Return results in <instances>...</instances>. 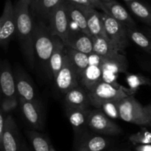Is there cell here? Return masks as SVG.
Listing matches in <instances>:
<instances>
[{"instance_id": "20", "label": "cell", "mask_w": 151, "mask_h": 151, "mask_svg": "<svg viewBox=\"0 0 151 151\" xmlns=\"http://www.w3.org/2000/svg\"><path fill=\"white\" fill-rule=\"evenodd\" d=\"M66 47L88 55L94 53L92 36L84 33L79 29L78 30H71Z\"/></svg>"}, {"instance_id": "34", "label": "cell", "mask_w": 151, "mask_h": 151, "mask_svg": "<svg viewBox=\"0 0 151 151\" xmlns=\"http://www.w3.org/2000/svg\"><path fill=\"white\" fill-rule=\"evenodd\" d=\"M74 4H79V5H84V6H90V7H94L91 3V0H68Z\"/></svg>"}, {"instance_id": "29", "label": "cell", "mask_w": 151, "mask_h": 151, "mask_svg": "<svg viewBox=\"0 0 151 151\" xmlns=\"http://www.w3.org/2000/svg\"><path fill=\"white\" fill-rule=\"evenodd\" d=\"M128 35L130 41L151 55V38L147 34L138 30L137 28H128Z\"/></svg>"}, {"instance_id": "28", "label": "cell", "mask_w": 151, "mask_h": 151, "mask_svg": "<svg viewBox=\"0 0 151 151\" xmlns=\"http://www.w3.org/2000/svg\"><path fill=\"white\" fill-rule=\"evenodd\" d=\"M66 52L69 57L70 58L74 67L79 73L80 78H81V76L82 75L83 71L89 65V55L68 47H66Z\"/></svg>"}, {"instance_id": "11", "label": "cell", "mask_w": 151, "mask_h": 151, "mask_svg": "<svg viewBox=\"0 0 151 151\" xmlns=\"http://www.w3.org/2000/svg\"><path fill=\"white\" fill-rule=\"evenodd\" d=\"M14 76L19 97L29 102L41 104L36 92L35 84L28 74L22 68L16 66L14 70Z\"/></svg>"}, {"instance_id": "19", "label": "cell", "mask_w": 151, "mask_h": 151, "mask_svg": "<svg viewBox=\"0 0 151 151\" xmlns=\"http://www.w3.org/2000/svg\"><path fill=\"white\" fill-rule=\"evenodd\" d=\"M93 53L104 59H118L124 55L109 38L101 36H92Z\"/></svg>"}, {"instance_id": "3", "label": "cell", "mask_w": 151, "mask_h": 151, "mask_svg": "<svg viewBox=\"0 0 151 151\" xmlns=\"http://www.w3.org/2000/svg\"><path fill=\"white\" fill-rule=\"evenodd\" d=\"M88 93L91 106L100 109L106 102L121 101L130 96H134L136 92L130 88H125L119 84L114 85L102 81Z\"/></svg>"}, {"instance_id": "35", "label": "cell", "mask_w": 151, "mask_h": 151, "mask_svg": "<svg viewBox=\"0 0 151 151\" xmlns=\"http://www.w3.org/2000/svg\"><path fill=\"white\" fill-rule=\"evenodd\" d=\"M134 151H151V144L136 145Z\"/></svg>"}, {"instance_id": "17", "label": "cell", "mask_w": 151, "mask_h": 151, "mask_svg": "<svg viewBox=\"0 0 151 151\" xmlns=\"http://www.w3.org/2000/svg\"><path fill=\"white\" fill-rule=\"evenodd\" d=\"M77 5L85 15L88 30H89L91 36H92L104 37V38L109 39V36L106 34V30H105L101 13L97 11L95 7H94L79 5V4H77Z\"/></svg>"}, {"instance_id": "25", "label": "cell", "mask_w": 151, "mask_h": 151, "mask_svg": "<svg viewBox=\"0 0 151 151\" xmlns=\"http://www.w3.org/2000/svg\"><path fill=\"white\" fill-rule=\"evenodd\" d=\"M61 0H30V10L41 19H48L49 16Z\"/></svg>"}, {"instance_id": "41", "label": "cell", "mask_w": 151, "mask_h": 151, "mask_svg": "<svg viewBox=\"0 0 151 151\" xmlns=\"http://www.w3.org/2000/svg\"><path fill=\"white\" fill-rule=\"evenodd\" d=\"M124 1H125L126 3H128V2H130V1H133V0H124Z\"/></svg>"}, {"instance_id": "6", "label": "cell", "mask_w": 151, "mask_h": 151, "mask_svg": "<svg viewBox=\"0 0 151 151\" xmlns=\"http://www.w3.org/2000/svg\"><path fill=\"white\" fill-rule=\"evenodd\" d=\"M101 16L106 34L109 39L119 52L122 53L129 45L130 39L128 35V28L104 12H102Z\"/></svg>"}, {"instance_id": "40", "label": "cell", "mask_w": 151, "mask_h": 151, "mask_svg": "<svg viewBox=\"0 0 151 151\" xmlns=\"http://www.w3.org/2000/svg\"><path fill=\"white\" fill-rule=\"evenodd\" d=\"M145 65H146V66L148 67L149 69H150V70H151V62H147V63L145 64Z\"/></svg>"}, {"instance_id": "44", "label": "cell", "mask_w": 151, "mask_h": 151, "mask_svg": "<svg viewBox=\"0 0 151 151\" xmlns=\"http://www.w3.org/2000/svg\"><path fill=\"white\" fill-rule=\"evenodd\" d=\"M102 1H103V0H102Z\"/></svg>"}, {"instance_id": "1", "label": "cell", "mask_w": 151, "mask_h": 151, "mask_svg": "<svg viewBox=\"0 0 151 151\" xmlns=\"http://www.w3.org/2000/svg\"><path fill=\"white\" fill-rule=\"evenodd\" d=\"M16 19V36L21 44L22 53L30 68L35 66L33 24L30 11V0H19L15 5Z\"/></svg>"}, {"instance_id": "36", "label": "cell", "mask_w": 151, "mask_h": 151, "mask_svg": "<svg viewBox=\"0 0 151 151\" xmlns=\"http://www.w3.org/2000/svg\"><path fill=\"white\" fill-rule=\"evenodd\" d=\"M144 32L145 33L147 34V35L151 38V28H150V27H147V28H144Z\"/></svg>"}, {"instance_id": "38", "label": "cell", "mask_w": 151, "mask_h": 151, "mask_svg": "<svg viewBox=\"0 0 151 151\" xmlns=\"http://www.w3.org/2000/svg\"><path fill=\"white\" fill-rule=\"evenodd\" d=\"M146 107H147V111L149 112V113H150V117H151V103L149 104L148 105H146Z\"/></svg>"}, {"instance_id": "4", "label": "cell", "mask_w": 151, "mask_h": 151, "mask_svg": "<svg viewBox=\"0 0 151 151\" xmlns=\"http://www.w3.org/2000/svg\"><path fill=\"white\" fill-rule=\"evenodd\" d=\"M119 119L139 126H150L151 117L146 106H143L134 96L119 102Z\"/></svg>"}, {"instance_id": "43", "label": "cell", "mask_w": 151, "mask_h": 151, "mask_svg": "<svg viewBox=\"0 0 151 151\" xmlns=\"http://www.w3.org/2000/svg\"><path fill=\"white\" fill-rule=\"evenodd\" d=\"M124 151H131V150H124Z\"/></svg>"}, {"instance_id": "10", "label": "cell", "mask_w": 151, "mask_h": 151, "mask_svg": "<svg viewBox=\"0 0 151 151\" xmlns=\"http://www.w3.org/2000/svg\"><path fill=\"white\" fill-rule=\"evenodd\" d=\"M109 145L106 136L88 130L75 139V151H103Z\"/></svg>"}, {"instance_id": "24", "label": "cell", "mask_w": 151, "mask_h": 151, "mask_svg": "<svg viewBox=\"0 0 151 151\" xmlns=\"http://www.w3.org/2000/svg\"><path fill=\"white\" fill-rule=\"evenodd\" d=\"M67 1V13L69 21L75 23L78 29L82 31L83 33L90 36H92L88 30L86 16L82 10L78 7L77 4L69 1Z\"/></svg>"}, {"instance_id": "30", "label": "cell", "mask_w": 151, "mask_h": 151, "mask_svg": "<svg viewBox=\"0 0 151 151\" xmlns=\"http://www.w3.org/2000/svg\"><path fill=\"white\" fill-rule=\"evenodd\" d=\"M126 81L129 88L137 92L142 86L151 85V80L147 77L139 73H129L126 76Z\"/></svg>"}, {"instance_id": "9", "label": "cell", "mask_w": 151, "mask_h": 151, "mask_svg": "<svg viewBox=\"0 0 151 151\" xmlns=\"http://www.w3.org/2000/svg\"><path fill=\"white\" fill-rule=\"evenodd\" d=\"M54 80L57 89L63 94H66L68 91L79 85V73L74 67L66 52L63 66Z\"/></svg>"}, {"instance_id": "23", "label": "cell", "mask_w": 151, "mask_h": 151, "mask_svg": "<svg viewBox=\"0 0 151 151\" xmlns=\"http://www.w3.org/2000/svg\"><path fill=\"white\" fill-rule=\"evenodd\" d=\"M102 81L103 70L101 66L95 64H89L80 78V83L88 92Z\"/></svg>"}, {"instance_id": "16", "label": "cell", "mask_w": 151, "mask_h": 151, "mask_svg": "<svg viewBox=\"0 0 151 151\" xmlns=\"http://www.w3.org/2000/svg\"><path fill=\"white\" fill-rule=\"evenodd\" d=\"M103 12L107 13L127 28H137V24L126 9L115 0H103Z\"/></svg>"}, {"instance_id": "39", "label": "cell", "mask_w": 151, "mask_h": 151, "mask_svg": "<svg viewBox=\"0 0 151 151\" xmlns=\"http://www.w3.org/2000/svg\"><path fill=\"white\" fill-rule=\"evenodd\" d=\"M50 151H57L55 150V147L53 146L52 144H51V145H50Z\"/></svg>"}, {"instance_id": "32", "label": "cell", "mask_w": 151, "mask_h": 151, "mask_svg": "<svg viewBox=\"0 0 151 151\" xmlns=\"http://www.w3.org/2000/svg\"><path fill=\"white\" fill-rule=\"evenodd\" d=\"M119 102H106L102 105L100 109L112 119L119 118Z\"/></svg>"}, {"instance_id": "15", "label": "cell", "mask_w": 151, "mask_h": 151, "mask_svg": "<svg viewBox=\"0 0 151 151\" xmlns=\"http://www.w3.org/2000/svg\"><path fill=\"white\" fill-rule=\"evenodd\" d=\"M66 107V115L75 133V139L87 130L88 117L91 112L89 108Z\"/></svg>"}, {"instance_id": "13", "label": "cell", "mask_w": 151, "mask_h": 151, "mask_svg": "<svg viewBox=\"0 0 151 151\" xmlns=\"http://www.w3.org/2000/svg\"><path fill=\"white\" fill-rule=\"evenodd\" d=\"M22 143L19 127L13 117L8 115L4 135L0 140V151H22Z\"/></svg>"}, {"instance_id": "22", "label": "cell", "mask_w": 151, "mask_h": 151, "mask_svg": "<svg viewBox=\"0 0 151 151\" xmlns=\"http://www.w3.org/2000/svg\"><path fill=\"white\" fill-rule=\"evenodd\" d=\"M54 50L50 61V78L53 79L63 66L66 49V46L59 37L54 36Z\"/></svg>"}, {"instance_id": "33", "label": "cell", "mask_w": 151, "mask_h": 151, "mask_svg": "<svg viewBox=\"0 0 151 151\" xmlns=\"http://www.w3.org/2000/svg\"><path fill=\"white\" fill-rule=\"evenodd\" d=\"M19 105V99L17 98H3L1 100V110L4 114L7 115L10 113L13 112Z\"/></svg>"}, {"instance_id": "27", "label": "cell", "mask_w": 151, "mask_h": 151, "mask_svg": "<svg viewBox=\"0 0 151 151\" xmlns=\"http://www.w3.org/2000/svg\"><path fill=\"white\" fill-rule=\"evenodd\" d=\"M27 136L29 139L34 151H50L51 142L46 135L38 130H27Z\"/></svg>"}, {"instance_id": "8", "label": "cell", "mask_w": 151, "mask_h": 151, "mask_svg": "<svg viewBox=\"0 0 151 151\" xmlns=\"http://www.w3.org/2000/svg\"><path fill=\"white\" fill-rule=\"evenodd\" d=\"M16 35V19L15 6L11 0H6L2 14L0 18V44L4 50Z\"/></svg>"}, {"instance_id": "21", "label": "cell", "mask_w": 151, "mask_h": 151, "mask_svg": "<svg viewBox=\"0 0 151 151\" xmlns=\"http://www.w3.org/2000/svg\"><path fill=\"white\" fill-rule=\"evenodd\" d=\"M65 107L89 108L91 106L88 93L83 87L79 85L74 87L65 94Z\"/></svg>"}, {"instance_id": "14", "label": "cell", "mask_w": 151, "mask_h": 151, "mask_svg": "<svg viewBox=\"0 0 151 151\" xmlns=\"http://www.w3.org/2000/svg\"><path fill=\"white\" fill-rule=\"evenodd\" d=\"M100 66L103 70V81L116 85L119 84L116 82L119 74L126 73L128 62L125 56L118 59L102 58Z\"/></svg>"}, {"instance_id": "31", "label": "cell", "mask_w": 151, "mask_h": 151, "mask_svg": "<svg viewBox=\"0 0 151 151\" xmlns=\"http://www.w3.org/2000/svg\"><path fill=\"white\" fill-rule=\"evenodd\" d=\"M129 141L134 146L151 144V131L146 128L141 129L139 131L131 134L129 136Z\"/></svg>"}, {"instance_id": "26", "label": "cell", "mask_w": 151, "mask_h": 151, "mask_svg": "<svg viewBox=\"0 0 151 151\" xmlns=\"http://www.w3.org/2000/svg\"><path fill=\"white\" fill-rule=\"evenodd\" d=\"M127 4L130 10L138 19L151 28V7L150 6L138 0H133L127 3Z\"/></svg>"}, {"instance_id": "42", "label": "cell", "mask_w": 151, "mask_h": 151, "mask_svg": "<svg viewBox=\"0 0 151 151\" xmlns=\"http://www.w3.org/2000/svg\"><path fill=\"white\" fill-rule=\"evenodd\" d=\"M109 151H119V150H109Z\"/></svg>"}, {"instance_id": "12", "label": "cell", "mask_w": 151, "mask_h": 151, "mask_svg": "<svg viewBox=\"0 0 151 151\" xmlns=\"http://www.w3.org/2000/svg\"><path fill=\"white\" fill-rule=\"evenodd\" d=\"M19 106L27 124L35 130H42L44 127V116L42 105L40 103L27 101L19 97Z\"/></svg>"}, {"instance_id": "37", "label": "cell", "mask_w": 151, "mask_h": 151, "mask_svg": "<svg viewBox=\"0 0 151 151\" xmlns=\"http://www.w3.org/2000/svg\"><path fill=\"white\" fill-rule=\"evenodd\" d=\"M22 151H32L29 148V147L26 144V143L23 142L22 143Z\"/></svg>"}, {"instance_id": "5", "label": "cell", "mask_w": 151, "mask_h": 151, "mask_svg": "<svg viewBox=\"0 0 151 151\" xmlns=\"http://www.w3.org/2000/svg\"><path fill=\"white\" fill-rule=\"evenodd\" d=\"M48 27L52 34L59 37L64 44L67 46L70 33L69 16L67 13V1L61 0L52 11L48 17Z\"/></svg>"}, {"instance_id": "2", "label": "cell", "mask_w": 151, "mask_h": 151, "mask_svg": "<svg viewBox=\"0 0 151 151\" xmlns=\"http://www.w3.org/2000/svg\"><path fill=\"white\" fill-rule=\"evenodd\" d=\"M54 35L52 34L48 25L44 21L35 24L34 30V50L35 58L43 72L50 76V61L54 50Z\"/></svg>"}, {"instance_id": "7", "label": "cell", "mask_w": 151, "mask_h": 151, "mask_svg": "<svg viewBox=\"0 0 151 151\" xmlns=\"http://www.w3.org/2000/svg\"><path fill=\"white\" fill-rule=\"evenodd\" d=\"M88 126L92 132L106 136H118L122 131V128L101 109L91 110L88 117Z\"/></svg>"}, {"instance_id": "18", "label": "cell", "mask_w": 151, "mask_h": 151, "mask_svg": "<svg viewBox=\"0 0 151 151\" xmlns=\"http://www.w3.org/2000/svg\"><path fill=\"white\" fill-rule=\"evenodd\" d=\"M0 70V84L4 98L19 97L16 90L14 73L7 60H2Z\"/></svg>"}]
</instances>
